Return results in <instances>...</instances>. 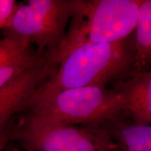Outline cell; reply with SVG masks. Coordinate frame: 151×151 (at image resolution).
<instances>
[{
    "mask_svg": "<svg viewBox=\"0 0 151 151\" xmlns=\"http://www.w3.org/2000/svg\"><path fill=\"white\" fill-rule=\"evenodd\" d=\"M20 4L15 0H0V29H6Z\"/></svg>",
    "mask_w": 151,
    "mask_h": 151,
    "instance_id": "cell-11",
    "label": "cell"
},
{
    "mask_svg": "<svg viewBox=\"0 0 151 151\" xmlns=\"http://www.w3.org/2000/svg\"><path fill=\"white\" fill-rule=\"evenodd\" d=\"M4 150V151H26L24 150H22V149H21V148H19L16 146H9L8 145H7L5 149Z\"/></svg>",
    "mask_w": 151,
    "mask_h": 151,
    "instance_id": "cell-12",
    "label": "cell"
},
{
    "mask_svg": "<svg viewBox=\"0 0 151 151\" xmlns=\"http://www.w3.org/2000/svg\"><path fill=\"white\" fill-rule=\"evenodd\" d=\"M26 151H120L99 123L71 124L23 109L7 132Z\"/></svg>",
    "mask_w": 151,
    "mask_h": 151,
    "instance_id": "cell-3",
    "label": "cell"
},
{
    "mask_svg": "<svg viewBox=\"0 0 151 151\" xmlns=\"http://www.w3.org/2000/svg\"><path fill=\"white\" fill-rule=\"evenodd\" d=\"M57 68L46 52L35 65L0 88V151L9 144L7 132L14 118Z\"/></svg>",
    "mask_w": 151,
    "mask_h": 151,
    "instance_id": "cell-6",
    "label": "cell"
},
{
    "mask_svg": "<svg viewBox=\"0 0 151 151\" xmlns=\"http://www.w3.org/2000/svg\"><path fill=\"white\" fill-rule=\"evenodd\" d=\"M24 109L71 124L100 123L126 113L122 94L103 86H86L63 90Z\"/></svg>",
    "mask_w": 151,
    "mask_h": 151,
    "instance_id": "cell-4",
    "label": "cell"
},
{
    "mask_svg": "<svg viewBox=\"0 0 151 151\" xmlns=\"http://www.w3.org/2000/svg\"><path fill=\"white\" fill-rule=\"evenodd\" d=\"M132 35L113 43H89L73 49L59 62L55 71L38 88L25 107L63 90L86 86L106 87L134 71Z\"/></svg>",
    "mask_w": 151,
    "mask_h": 151,
    "instance_id": "cell-1",
    "label": "cell"
},
{
    "mask_svg": "<svg viewBox=\"0 0 151 151\" xmlns=\"http://www.w3.org/2000/svg\"><path fill=\"white\" fill-rule=\"evenodd\" d=\"M30 45L5 37L0 39V88L40 60L46 52H30Z\"/></svg>",
    "mask_w": 151,
    "mask_h": 151,
    "instance_id": "cell-9",
    "label": "cell"
},
{
    "mask_svg": "<svg viewBox=\"0 0 151 151\" xmlns=\"http://www.w3.org/2000/svg\"><path fill=\"white\" fill-rule=\"evenodd\" d=\"M120 151H151V126L139 124L126 113L100 122Z\"/></svg>",
    "mask_w": 151,
    "mask_h": 151,
    "instance_id": "cell-8",
    "label": "cell"
},
{
    "mask_svg": "<svg viewBox=\"0 0 151 151\" xmlns=\"http://www.w3.org/2000/svg\"><path fill=\"white\" fill-rule=\"evenodd\" d=\"M72 0H29L19 4L6 37L38 46L52 53L67 31Z\"/></svg>",
    "mask_w": 151,
    "mask_h": 151,
    "instance_id": "cell-5",
    "label": "cell"
},
{
    "mask_svg": "<svg viewBox=\"0 0 151 151\" xmlns=\"http://www.w3.org/2000/svg\"><path fill=\"white\" fill-rule=\"evenodd\" d=\"M132 37L134 50V71H149L151 62L150 0H141Z\"/></svg>",
    "mask_w": 151,
    "mask_h": 151,
    "instance_id": "cell-10",
    "label": "cell"
},
{
    "mask_svg": "<svg viewBox=\"0 0 151 151\" xmlns=\"http://www.w3.org/2000/svg\"><path fill=\"white\" fill-rule=\"evenodd\" d=\"M113 90L123 97L125 111L136 123L150 125L151 71H133L114 82Z\"/></svg>",
    "mask_w": 151,
    "mask_h": 151,
    "instance_id": "cell-7",
    "label": "cell"
},
{
    "mask_svg": "<svg viewBox=\"0 0 151 151\" xmlns=\"http://www.w3.org/2000/svg\"><path fill=\"white\" fill-rule=\"evenodd\" d=\"M141 0H72V12L63 39L50 60L59 62L71 50L89 43H113L132 35Z\"/></svg>",
    "mask_w": 151,
    "mask_h": 151,
    "instance_id": "cell-2",
    "label": "cell"
}]
</instances>
